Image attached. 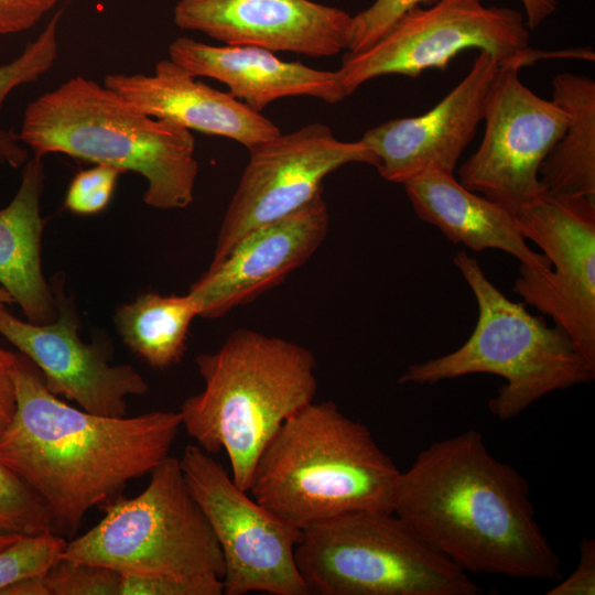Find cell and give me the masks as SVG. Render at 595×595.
I'll use <instances>...</instances> for the list:
<instances>
[{
    "instance_id": "cell-1",
    "label": "cell",
    "mask_w": 595,
    "mask_h": 595,
    "mask_svg": "<svg viewBox=\"0 0 595 595\" xmlns=\"http://www.w3.org/2000/svg\"><path fill=\"white\" fill-rule=\"evenodd\" d=\"M393 512L466 573L562 578L560 559L536 520L529 484L489 453L478 431L421 451L400 474Z\"/></svg>"
},
{
    "instance_id": "cell-2",
    "label": "cell",
    "mask_w": 595,
    "mask_h": 595,
    "mask_svg": "<svg viewBox=\"0 0 595 595\" xmlns=\"http://www.w3.org/2000/svg\"><path fill=\"white\" fill-rule=\"evenodd\" d=\"M13 376L17 408L0 435V461L41 497L56 533L73 536L88 510L150 474L182 426L173 411L106 416L74 408L19 351Z\"/></svg>"
},
{
    "instance_id": "cell-3",
    "label": "cell",
    "mask_w": 595,
    "mask_h": 595,
    "mask_svg": "<svg viewBox=\"0 0 595 595\" xmlns=\"http://www.w3.org/2000/svg\"><path fill=\"white\" fill-rule=\"evenodd\" d=\"M195 364L204 388L180 405L182 426L208 454L224 450L234 482L248 491L268 443L314 401L315 356L292 340L241 328Z\"/></svg>"
},
{
    "instance_id": "cell-4",
    "label": "cell",
    "mask_w": 595,
    "mask_h": 595,
    "mask_svg": "<svg viewBox=\"0 0 595 595\" xmlns=\"http://www.w3.org/2000/svg\"><path fill=\"white\" fill-rule=\"evenodd\" d=\"M18 137L39 158L62 153L140 174L151 207L180 209L194 201L198 162L192 132L83 76L31 101Z\"/></svg>"
},
{
    "instance_id": "cell-5",
    "label": "cell",
    "mask_w": 595,
    "mask_h": 595,
    "mask_svg": "<svg viewBox=\"0 0 595 595\" xmlns=\"http://www.w3.org/2000/svg\"><path fill=\"white\" fill-rule=\"evenodd\" d=\"M400 474L365 424L332 401H313L268 443L248 491L304 530L357 510L393 512Z\"/></svg>"
},
{
    "instance_id": "cell-6",
    "label": "cell",
    "mask_w": 595,
    "mask_h": 595,
    "mask_svg": "<svg viewBox=\"0 0 595 595\" xmlns=\"http://www.w3.org/2000/svg\"><path fill=\"white\" fill-rule=\"evenodd\" d=\"M469 285L478 318L469 338L456 350L415 363L399 383L431 385L472 374H491L506 382L488 402L500 420L521 414L532 403L556 390L591 382L595 367L578 353L559 326L530 314L524 303L502 294L465 251L453 259Z\"/></svg>"
},
{
    "instance_id": "cell-7",
    "label": "cell",
    "mask_w": 595,
    "mask_h": 595,
    "mask_svg": "<svg viewBox=\"0 0 595 595\" xmlns=\"http://www.w3.org/2000/svg\"><path fill=\"white\" fill-rule=\"evenodd\" d=\"M150 474L138 496L102 505L101 520L67 541L61 559L105 566L123 576L223 581L220 547L178 458L169 455Z\"/></svg>"
},
{
    "instance_id": "cell-8",
    "label": "cell",
    "mask_w": 595,
    "mask_h": 595,
    "mask_svg": "<svg viewBox=\"0 0 595 595\" xmlns=\"http://www.w3.org/2000/svg\"><path fill=\"white\" fill-rule=\"evenodd\" d=\"M295 562L309 594L484 593L468 573L388 511H351L302 530Z\"/></svg>"
},
{
    "instance_id": "cell-9",
    "label": "cell",
    "mask_w": 595,
    "mask_h": 595,
    "mask_svg": "<svg viewBox=\"0 0 595 595\" xmlns=\"http://www.w3.org/2000/svg\"><path fill=\"white\" fill-rule=\"evenodd\" d=\"M187 486L220 547L224 594L307 595L295 549L302 530L258 502L198 445L178 458Z\"/></svg>"
},
{
    "instance_id": "cell-10",
    "label": "cell",
    "mask_w": 595,
    "mask_h": 595,
    "mask_svg": "<svg viewBox=\"0 0 595 595\" xmlns=\"http://www.w3.org/2000/svg\"><path fill=\"white\" fill-rule=\"evenodd\" d=\"M523 15L508 7L485 6L482 0H439L402 14L368 48L347 52L337 69L346 96L383 75L418 77L431 68H445L461 52L477 48L498 64L529 48Z\"/></svg>"
},
{
    "instance_id": "cell-11",
    "label": "cell",
    "mask_w": 595,
    "mask_h": 595,
    "mask_svg": "<svg viewBox=\"0 0 595 595\" xmlns=\"http://www.w3.org/2000/svg\"><path fill=\"white\" fill-rule=\"evenodd\" d=\"M515 216L554 270L520 264L513 292L551 317L595 367V199L545 191Z\"/></svg>"
},
{
    "instance_id": "cell-12",
    "label": "cell",
    "mask_w": 595,
    "mask_h": 595,
    "mask_svg": "<svg viewBox=\"0 0 595 595\" xmlns=\"http://www.w3.org/2000/svg\"><path fill=\"white\" fill-rule=\"evenodd\" d=\"M519 69L511 61L498 64L486 99L482 142L458 171L465 188L513 214L547 191L540 169L569 123L566 111L529 89Z\"/></svg>"
},
{
    "instance_id": "cell-13",
    "label": "cell",
    "mask_w": 595,
    "mask_h": 595,
    "mask_svg": "<svg viewBox=\"0 0 595 595\" xmlns=\"http://www.w3.org/2000/svg\"><path fill=\"white\" fill-rule=\"evenodd\" d=\"M378 165L361 141L337 139L326 125L314 122L249 149V160L228 204L212 261L221 259L251 230L280 219L323 191V181L337 169Z\"/></svg>"
},
{
    "instance_id": "cell-14",
    "label": "cell",
    "mask_w": 595,
    "mask_h": 595,
    "mask_svg": "<svg viewBox=\"0 0 595 595\" xmlns=\"http://www.w3.org/2000/svg\"><path fill=\"white\" fill-rule=\"evenodd\" d=\"M56 305L54 321L35 324L0 303V335L35 364L55 396L94 414L127 415V397L145 394L148 382L130 365H111L104 342L82 340L74 310L62 293L56 294Z\"/></svg>"
},
{
    "instance_id": "cell-15",
    "label": "cell",
    "mask_w": 595,
    "mask_h": 595,
    "mask_svg": "<svg viewBox=\"0 0 595 595\" xmlns=\"http://www.w3.org/2000/svg\"><path fill=\"white\" fill-rule=\"evenodd\" d=\"M174 23L227 45L310 57L349 48L353 15L312 0H178Z\"/></svg>"
},
{
    "instance_id": "cell-16",
    "label": "cell",
    "mask_w": 595,
    "mask_h": 595,
    "mask_svg": "<svg viewBox=\"0 0 595 595\" xmlns=\"http://www.w3.org/2000/svg\"><path fill=\"white\" fill-rule=\"evenodd\" d=\"M498 61L479 51L464 78L423 115L386 121L360 139L387 181L404 184L426 172L453 174L483 120Z\"/></svg>"
},
{
    "instance_id": "cell-17",
    "label": "cell",
    "mask_w": 595,
    "mask_h": 595,
    "mask_svg": "<svg viewBox=\"0 0 595 595\" xmlns=\"http://www.w3.org/2000/svg\"><path fill=\"white\" fill-rule=\"evenodd\" d=\"M328 228L321 191L295 212L248 232L191 285L199 316L221 317L280 284L318 249Z\"/></svg>"
},
{
    "instance_id": "cell-18",
    "label": "cell",
    "mask_w": 595,
    "mask_h": 595,
    "mask_svg": "<svg viewBox=\"0 0 595 595\" xmlns=\"http://www.w3.org/2000/svg\"><path fill=\"white\" fill-rule=\"evenodd\" d=\"M104 85L149 116L231 139L248 150L281 133L261 112L197 80L171 58L159 61L152 74H109Z\"/></svg>"
},
{
    "instance_id": "cell-19",
    "label": "cell",
    "mask_w": 595,
    "mask_h": 595,
    "mask_svg": "<svg viewBox=\"0 0 595 595\" xmlns=\"http://www.w3.org/2000/svg\"><path fill=\"white\" fill-rule=\"evenodd\" d=\"M169 58L195 77L224 83L234 97L257 112L285 97L310 96L327 104L347 97L337 71L282 61L260 47L217 46L180 36L170 44Z\"/></svg>"
},
{
    "instance_id": "cell-20",
    "label": "cell",
    "mask_w": 595,
    "mask_h": 595,
    "mask_svg": "<svg viewBox=\"0 0 595 595\" xmlns=\"http://www.w3.org/2000/svg\"><path fill=\"white\" fill-rule=\"evenodd\" d=\"M403 185L419 218L435 226L452 242L476 252L504 250L527 268L552 269L543 253L529 247L512 212L465 188L454 174L426 172Z\"/></svg>"
},
{
    "instance_id": "cell-21",
    "label": "cell",
    "mask_w": 595,
    "mask_h": 595,
    "mask_svg": "<svg viewBox=\"0 0 595 595\" xmlns=\"http://www.w3.org/2000/svg\"><path fill=\"white\" fill-rule=\"evenodd\" d=\"M42 160L35 155L28 159L17 194L0 209V286L20 306L26 321L35 324L50 323L57 315L56 298L42 270Z\"/></svg>"
},
{
    "instance_id": "cell-22",
    "label": "cell",
    "mask_w": 595,
    "mask_h": 595,
    "mask_svg": "<svg viewBox=\"0 0 595 595\" xmlns=\"http://www.w3.org/2000/svg\"><path fill=\"white\" fill-rule=\"evenodd\" d=\"M552 93L569 123L542 163L540 181L549 192L595 199V82L584 75L559 74Z\"/></svg>"
},
{
    "instance_id": "cell-23",
    "label": "cell",
    "mask_w": 595,
    "mask_h": 595,
    "mask_svg": "<svg viewBox=\"0 0 595 595\" xmlns=\"http://www.w3.org/2000/svg\"><path fill=\"white\" fill-rule=\"evenodd\" d=\"M199 306L190 294L144 293L120 305L115 324L123 344L153 369L178 364L186 351V339Z\"/></svg>"
},
{
    "instance_id": "cell-24",
    "label": "cell",
    "mask_w": 595,
    "mask_h": 595,
    "mask_svg": "<svg viewBox=\"0 0 595 595\" xmlns=\"http://www.w3.org/2000/svg\"><path fill=\"white\" fill-rule=\"evenodd\" d=\"M62 10L57 11L37 37L10 63L0 65V116L7 96L17 87L37 80L55 63L58 55L57 30ZM29 159V151L18 133L0 125V163L18 169Z\"/></svg>"
},
{
    "instance_id": "cell-25",
    "label": "cell",
    "mask_w": 595,
    "mask_h": 595,
    "mask_svg": "<svg viewBox=\"0 0 595 595\" xmlns=\"http://www.w3.org/2000/svg\"><path fill=\"white\" fill-rule=\"evenodd\" d=\"M426 0H375L367 9L353 15V37L347 52L364 51L379 41L409 9ZM527 26L536 29L558 6L556 0H521Z\"/></svg>"
},
{
    "instance_id": "cell-26",
    "label": "cell",
    "mask_w": 595,
    "mask_h": 595,
    "mask_svg": "<svg viewBox=\"0 0 595 595\" xmlns=\"http://www.w3.org/2000/svg\"><path fill=\"white\" fill-rule=\"evenodd\" d=\"M54 531L41 497L0 461V534L36 536Z\"/></svg>"
},
{
    "instance_id": "cell-27",
    "label": "cell",
    "mask_w": 595,
    "mask_h": 595,
    "mask_svg": "<svg viewBox=\"0 0 595 595\" xmlns=\"http://www.w3.org/2000/svg\"><path fill=\"white\" fill-rule=\"evenodd\" d=\"M67 541L56 532L22 536L0 551V595L10 585L45 574L62 556Z\"/></svg>"
},
{
    "instance_id": "cell-28",
    "label": "cell",
    "mask_w": 595,
    "mask_h": 595,
    "mask_svg": "<svg viewBox=\"0 0 595 595\" xmlns=\"http://www.w3.org/2000/svg\"><path fill=\"white\" fill-rule=\"evenodd\" d=\"M50 595H120L121 575L89 563L60 559L45 574Z\"/></svg>"
},
{
    "instance_id": "cell-29",
    "label": "cell",
    "mask_w": 595,
    "mask_h": 595,
    "mask_svg": "<svg viewBox=\"0 0 595 595\" xmlns=\"http://www.w3.org/2000/svg\"><path fill=\"white\" fill-rule=\"evenodd\" d=\"M122 172L116 167L95 164L78 172L72 180L65 207L77 215H94L102 212L111 201L117 180Z\"/></svg>"
},
{
    "instance_id": "cell-30",
    "label": "cell",
    "mask_w": 595,
    "mask_h": 595,
    "mask_svg": "<svg viewBox=\"0 0 595 595\" xmlns=\"http://www.w3.org/2000/svg\"><path fill=\"white\" fill-rule=\"evenodd\" d=\"M223 581L187 582L169 577L121 575L120 595H221Z\"/></svg>"
},
{
    "instance_id": "cell-31",
    "label": "cell",
    "mask_w": 595,
    "mask_h": 595,
    "mask_svg": "<svg viewBox=\"0 0 595 595\" xmlns=\"http://www.w3.org/2000/svg\"><path fill=\"white\" fill-rule=\"evenodd\" d=\"M547 595L595 594V540L584 538L580 545L576 569L562 582L549 589Z\"/></svg>"
},
{
    "instance_id": "cell-32",
    "label": "cell",
    "mask_w": 595,
    "mask_h": 595,
    "mask_svg": "<svg viewBox=\"0 0 595 595\" xmlns=\"http://www.w3.org/2000/svg\"><path fill=\"white\" fill-rule=\"evenodd\" d=\"M15 360L17 353L0 347V435L11 422L17 408Z\"/></svg>"
},
{
    "instance_id": "cell-33",
    "label": "cell",
    "mask_w": 595,
    "mask_h": 595,
    "mask_svg": "<svg viewBox=\"0 0 595 595\" xmlns=\"http://www.w3.org/2000/svg\"><path fill=\"white\" fill-rule=\"evenodd\" d=\"M42 17L25 0H0V35L26 31Z\"/></svg>"
},
{
    "instance_id": "cell-34",
    "label": "cell",
    "mask_w": 595,
    "mask_h": 595,
    "mask_svg": "<svg viewBox=\"0 0 595 595\" xmlns=\"http://www.w3.org/2000/svg\"><path fill=\"white\" fill-rule=\"evenodd\" d=\"M45 574L21 580L8 586L1 595H50L45 583Z\"/></svg>"
},
{
    "instance_id": "cell-35",
    "label": "cell",
    "mask_w": 595,
    "mask_h": 595,
    "mask_svg": "<svg viewBox=\"0 0 595 595\" xmlns=\"http://www.w3.org/2000/svg\"><path fill=\"white\" fill-rule=\"evenodd\" d=\"M35 11L44 15L55 7L60 0H25Z\"/></svg>"
},
{
    "instance_id": "cell-36",
    "label": "cell",
    "mask_w": 595,
    "mask_h": 595,
    "mask_svg": "<svg viewBox=\"0 0 595 595\" xmlns=\"http://www.w3.org/2000/svg\"><path fill=\"white\" fill-rule=\"evenodd\" d=\"M20 536L0 534V551L14 542Z\"/></svg>"
},
{
    "instance_id": "cell-37",
    "label": "cell",
    "mask_w": 595,
    "mask_h": 595,
    "mask_svg": "<svg viewBox=\"0 0 595 595\" xmlns=\"http://www.w3.org/2000/svg\"><path fill=\"white\" fill-rule=\"evenodd\" d=\"M0 303L6 304V305L13 303V301H12L11 296L9 295V293L4 289H2L1 286H0Z\"/></svg>"
}]
</instances>
